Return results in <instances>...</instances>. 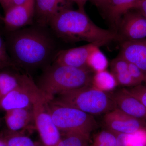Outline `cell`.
I'll return each mask as SVG.
<instances>
[{
	"label": "cell",
	"instance_id": "1",
	"mask_svg": "<svg viewBox=\"0 0 146 146\" xmlns=\"http://www.w3.org/2000/svg\"><path fill=\"white\" fill-rule=\"evenodd\" d=\"M9 32L5 42L11 59L16 69L31 76L51 65L60 50L49 27L34 23Z\"/></svg>",
	"mask_w": 146,
	"mask_h": 146
},
{
	"label": "cell",
	"instance_id": "2",
	"mask_svg": "<svg viewBox=\"0 0 146 146\" xmlns=\"http://www.w3.org/2000/svg\"><path fill=\"white\" fill-rule=\"evenodd\" d=\"M49 27L58 39L67 43L86 42L100 47L119 39L117 33L98 26L84 11L79 9L59 11Z\"/></svg>",
	"mask_w": 146,
	"mask_h": 146
},
{
	"label": "cell",
	"instance_id": "3",
	"mask_svg": "<svg viewBox=\"0 0 146 146\" xmlns=\"http://www.w3.org/2000/svg\"><path fill=\"white\" fill-rule=\"evenodd\" d=\"M93 71L52 63L42 71L36 82L48 101L67 92L91 86Z\"/></svg>",
	"mask_w": 146,
	"mask_h": 146
},
{
	"label": "cell",
	"instance_id": "4",
	"mask_svg": "<svg viewBox=\"0 0 146 146\" xmlns=\"http://www.w3.org/2000/svg\"><path fill=\"white\" fill-rule=\"evenodd\" d=\"M49 101L74 108L93 116L105 114L117 108L109 94L92 85L65 92Z\"/></svg>",
	"mask_w": 146,
	"mask_h": 146
},
{
	"label": "cell",
	"instance_id": "5",
	"mask_svg": "<svg viewBox=\"0 0 146 146\" xmlns=\"http://www.w3.org/2000/svg\"><path fill=\"white\" fill-rule=\"evenodd\" d=\"M48 107L55 124L60 132L77 133L89 138L98 127L94 116L74 108L48 101Z\"/></svg>",
	"mask_w": 146,
	"mask_h": 146
},
{
	"label": "cell",
	"instance_id": "6",
	"mask_svg": "<svg viewBox=\"0 0 146 146\" xmlns=\"http://www.w3.org/2000/svg\"><path fill=\"white\" fill-rule=\"evenodd\" d=\"M44 94L32 77L28 76L21 84L0 100V109L8 111L17 108L33 107Z\"/></svg>",
	"mask_w": 146,
	"mask_h": 146
},
{
	"label": "cell",
	"instance_id": "7",
	"mask_svg": "<svg viewBox=\"0 0 146 146\" xmlns=\"http://www.w3.org/2000/svg\"><path fill=\"white\" fill-rule=\"evenodd\" d=\"M48 101L43 97L33 106L35 128L41 142L46 146H56L61 140V132L54 122L50 114Z\"/></svg>",
	"mask_w": 146,
	"mask_h": 146
},
{
	"label": "cell",
	"instance_id": "8",
	"mask_svg": "<svg viewBox=\"0 0 146 146\" xmlns=\"http://www.w3.org/2000/svg\"><path fill=\"white\" fill-rule=\"evenodd\" d=\"M108 130L115 134H131L146 127V122L127 115L117 108L106 112L103 119Z\"/></svg>",
	"mask_w": 146,
	"mask_h": 146
},
{
	"label": "cell",
	"instance_id": "9",
	"mask_svg": "<svg viewBox=\"0 0 146 146\" xmlns=\"http://www.w3.org/2000/svg\"><path fill=\"white\" fill-rule=\"evenodd\" d=\"M35 6V0H27L7 10L1 18L6 29L15 31L34 24Z\"/></svg>",
	"mask_w": 146,
	"mask_h": 146
},
{
	"label": "cell",
	"instance_id": "10",
	"mask_svg": "<svg viewBox=\"0 0 146 146\" xmlns=\"http://www.w3.org/2000/svg\"><path fill=\"white\" fill-rule=\"evenodd\" d=\"M118 27L119 39L123 41L146 38V18L140 13L128 11L123 16Z\"/></svg>",
	"mask_w": 146,
	"mask_h": 146
},
{
	"label": "cell",
	"instance_id": "11",
	"mask_svg": "<svg viewBox=\"0 0 146 146\" xmlns=\"http://www.w3.org/2000/svg\"><path fill=\"white\" fill-rule=\"evenodd\" d=\"M116 107L127 115L146 121V108L140 101L131 95L126 88L109 94Z\"/></svg>",
	"mask_w": 146,
	"mask_h": 146
},
{
	"label": "cell",
	"instance_id": "12",
	"mask_svg": "<svg viewBox=\"0 0 146 146\" xmlns=\"http://www.w3.org/2000/svg\"><path fill=\"white\" fill-rule=\"evenodd\" d=\"M96 46L88 44L82 46L60 50L52 63L74 68H88L86 65L87 58L91 51Z\"/></svg>",
	"mask_w": 146,
	"mask_h": 146
},
{
	"label": "cell",
	"instance_id": "13",
	"mask_svg": "<svg viewBox=\"0 0 146 146\" xmlns=\"http://www.w3.org/2000/svg\"><path fill=\"white\" fill-rule=\"evenodd\" d=\"M119 56L138 66L146 74V38L123 41Z\"/></svg>",
	"mask_w": 146,
	"mask_h": 146
},
{
	"label": "cell",
	"instance_id": "14",
	"mask_svg": "<svg viewBox=\"0 0 146 146\" xmlns=\"http://www.w3.org/2000/svg\"><path fill=\"white\" fill-rule=\"evenodd\" d=\"M5 121L7 129L12 131H23L35 127L33 107L17 108L5 111Z\"/></svg>",
	"mask_w": 146,
	"mask_h": 146
},
{
	"label": "cell",
	"instance_id": "15",
	"mask_svg": "<svg viewBox=\"0 0 146 146\" xmlns=\"http://www.w3.org/2000/svg\"><path fill=\"white\" fill-rule=\"evenodd\" d=\"M142 0H110L105 9L114 26L118 27L123 16L130 9L138 8Z\"/></svg>",
	"mask_w": 146,
	"mask_h": 146
},
{
	"label": "cell",
	"instance_id": "16",
	"mask_svg": "<svg viewBox=\"0 0 146 146\" xmlns=\"http://www.w3.org/2000/svg\"><path fill=\"white\" fill-rule=\"evenodd\" d=\"M5 69L0 70V100L21 84L29 76L18 69L14 70Z\"/></svg>",
	"mask_w": 146,
	"mask_h": 146
},
{
	"label": "cell",
	"instance_id": "17",
	"mask_svg": "<svg viewBox=\"0 0 146 146\" xmlns=\"http://www.w3.org/2000/svg\"><path fill=\"white\" fill-rule=\"evenodd\" d=\"M57 12V0H35L34 23L49 27Z\"/></svg>",
	"mask_w": 146,
	"mask_h": 146
},
{
	"label": "cell",
	"instance_id": "18",
	"mask_svg": "<svg viewBox=\"0 0 146 146\" xmlns=\"http://www.w3.org/2000/svg\"><path fill=\"white\" fill-rule=\"evenodd\" d=\"M117 85L113 74L106 70L95 72L93 75L91 85L103 92L113 91Z\"/></svg>",
	"mask_w": 146,
	"mask_h": 146
},
{
	"label": "cell",
	"instance_id": "19",
	"mask_svg": "<svg viewBox=\"0 0 146 146\" xmlns=\"http://www.w3.org/2000/svg\"><path fill=\"white\" fill-rule=\"evenodd\" d=\"M0 139L7 146H36L35 142L23 131H3L0 134Z\"/></svg>",
	"mask_w": 146,
	"mask_h": 146
},
{
	"label": "cell",
	"instance_id": "20",
	"mask_svg": "<svg viewBox=\"0 0 146 146\" xmlns=\"http://www.w3.org/2000/svg\"><path fill=\"white\" fill-rule=\"evenodd\" d=\"M118 146H146V127L131 134H116Z\"/></svg>",
	"mask_w": 146,
	"mask_h": 146
},
{
	"label": "cell",
	"instance_id": "21",
	"mask_svg": "<svg viewBox=\"0 0 146 146\" xmlns=\"http://www.w3.org/2000/svg\"><path fill=\"white\" fill-rule=\"evenodd\" d=\"M99 48L97 46L94 48L89 54L86 61L87 68L95 73L106 70L108 65L106 56Z\"/></svg>",
	"mask_w": 146,
	"mask_h": 146
},
{
	"label": "cell",
	"instance_id": "22",
	"mask_svg": "<svg viewBox=\"0 0 146 146\" xmlns=\"http://www.w3.org/2000/svg\"><path fill=\"white\" fill-rule=\"evenodd\" d=\"M92 146H118L116 134L108 129L100 131L94 137Z\"/></svg>",
	"mask_w": 146,
	"mask_h": 146
},
{
	"label": "cell",
	"instance_id": "23",
	"mask_svg": "<svg viewBox=\"0 0 146 146\" xmlns=\"http://www.w3.org/2000/svg\"><path fill=\"white\" fill-rule=\"evenodd\" d=\"M89 139L79 133H65L56 146H86Z\"/></svg>",
	"mask_w": 146,
	"mask_h": 146
},
{
	"label": "cell",
	"instance_id": "24",
	"mask_svg": "<svg viewBox=\"0 0 146 146\" xmlns=\"http://www.w3.org/2000/svg\"><path fill=\"white\" fill-rule=\"evenodd\" d=\"M0 65H3L7 68H16L7 52L5 42L1 35H0Z\"/></svg>",
	"mask_w": 146,
	"mask_h": 146
},
{
	"label": "cell",
	"instance_id": "25",
	"mask_svg": "<svg viewBox=\"0 0 146 146\" xmlns=\"http://www.w3.org/2000/svg\"><path fill=\"white\" fill-rule=\"evenodd\" d=\"M126 89L131 95L139 100L146 108V86L141 84Z\"/></svg>",
	"mask_w": 146,
	"mask_h": 146
},
{
	"label": "cell",
	"instance_id": "26",
	"mask_svg": "<svg viewBox=\"0 0 146 146\" xmlns=\"http://www.w3.org/2000/svg\"><path fill=\"white\" fill-rule=\"evenodd\" d=\"M128 70L131 77L138 85L144 82L145 74L138 66L128 63Z\"/></svg>",
	"mask_w": 146,
	"mask_h": 146
},
{
	"label": "cell",
	"instance_id": "27",
	"mask_svg": "<svg viewBox=\"0 0 146 146\" xmlns=\"http://www.w3.org/2000/svg\"><path fill=\"white\" fill-rule=\"evenodd\" d=\"M27 0H0V5L5 13L10 9L21 5Z\"/></svg>",
	"mask_w": 146,
	"mask_h": 146
},
{
	"label": "cell",
	"instance_id": "28",
	"mask_svg": "<svg viewBox=\"0 0 146 146\" xmlns=\"http://www.w3.org/2000/svg\"><path fill=\"white\" fill-rule=\"evenodd\" d=\"M137 9L140 13L146 18V0H142Z\"/></svg>",
	"mask_w": 146,
	"mask_h": 146
},
{
	"label": "cell",
	"instance_id": "29",
	"mask_svg": "<svg viewBox=\"0 0 146 146\" xmlns=\"http://www.w3.org/2000/svg\"><path fill=\"white\" fill-rule=\"evenodd\" d=\"M88 0H69L70 2H74L76 4L80 10L84 11V6Z\"/></svg>",
	"mask_w": 146,
	"mask_h": 146
},
{
	"label": "cell",
	"instance_id": "30",
	"mask_svg": "<svg viewBox=\"0 0 146 146\" xmlns=\"http://www.w3.org/2000/svg\"><path fill=\"white\" fill-rule=\"evenodd\" d=\"M109 1L110 0H93L94 3L98 6L104 8V9L107 5Z\"/></svg>",
	"mask_w": 146,
	"mask_h": 146
},
{
	"label": "cell",
	"instance_id": "31",
	"mask_svg": "<svg viewBox=\"0 0 146 146\" xmlns=\"http://www.w3.org/2000/svg\"><path fill=\"white\" fill-rule=\"evenodd\" d=\"M36 146H46L41 141H37L35 142Z\"/></svg>",
	"mask_w": 146,
	"mask_h": 146
},
{
	"label": "cell",
	"instance_id": "32",
	"mask_svg": "<svg viewBox=\"0 0 146 146\" xmlns=\"http://www.w3.org/2000/svg\"><path fill=\"white\" fill-rule=\"evenodd\" d=\"M0 146H7L5 143L0 139Z\"/></svg>",
	"mask_w": 146,
	"mask_h": 146
},
{
	"label": "cell",
	"instance_id": "33",
	"mask_svg": "<svg viewBox=\"0 0 146 146\" xmlns=\"http://www.w3.org/2000/svg\"><path fill=\"white\" fill-rule=\"evenodd\" d=\"M7 68V67H5V66H3V65H0V70H2L3 69H4V68Z\"/></svg>",
	"mask_w": 146,
	"mask_h": 146
},
{
	"label": "cell",
	"instance_id": "34",
	"mask_svg": "<svg viewBox=\"0 0 146 146\" xmlns=\"http://www.w3.org/2000/svg\"><path fill=\"white\" fill-rule=\"evenodd\" d=\"M144 82H145L146 84V74H145V80H144Z\"/></svg>",
	"mask_w": 146,
	"mask_h": 146
},
{
	"label": "cell",
	"instance_id": "35",
	"mask_svg": "<svg viewBox=\"0 0 146 146\" xmlns=\"http://www.w3.org/2000/svg\"><path fill=\"white\" fill-rule=\"evenodd\" d=\"M1 18L2 17H1V16H0V20H1Z\"/></svg>",
	"mask_w": 146,
	"mask_h": 146
},
{
	"label": "cell",
	"instance_id": "36",
	"mask_svg": "<svg viewBox=\"0 0 146 146\" xmlns=\"http://www.w3.org/2000/svg\"><path fill=\"white\" fill-rule=\"evenodd\" d=\"M86 146H88V144H87V145H86Z\"/></svg>",
	"mask_w": 146,
	"mask_h": 146
},
{
	"label": "cell",
	"instance_id": "37",
	"mask_svg": "<svg viewBox=\"0 0 146 146\" xmlns=\"http://www.w3.org/2000/svg\"><path fill=\"white\" fill-rule=\"evenodd\" d=\"M0 121H1V120H0Z\"/></svg>",
	"mask_w": 146,
	"mask_h": 146
},
{
	"label": "cell",
	"instance_id": "38",
	"mask_svg": "<svg viewBox=\"0 0 146 146\" xmlns=\"http://www.w3.org/2000/svg\"></svg>",
	"mask_w": 146,
	"mask_h": 146
}]
</instances>
